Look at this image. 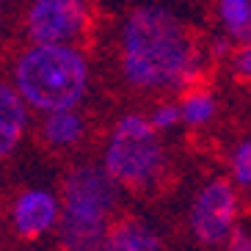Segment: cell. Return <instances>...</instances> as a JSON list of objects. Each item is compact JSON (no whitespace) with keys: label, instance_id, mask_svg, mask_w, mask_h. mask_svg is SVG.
<instances>
[{"label":"cell","instance_id":"cell-14","mask_svg":"<svg viewBox=\"0 0 251 251\" xmlns=\"http://www.w3.org/2000/svg\"><path fill=\"white\" fill-rule=\"evenodd\" d=\"M179 122V108L177 105H163L157 108L155 116L149 119V125L155 127V130H166V127H174Z\"/></svg>","mask_w":251,"mask_h":251},{"label":"cell","instance_id":"cell-4","mask_svg":"<svg viewBox=\"0 0 251 251\" xmlns=\"http://www.w3.org/2000/svg\"><path fill=\"white\" fill-rule=\"evenodd\" d=\"M163 166V147L155 135L149 119L130 113L119 119L108 147H105V174L116 185H141L152 182Z\"/></svg>","mask_w":251,"mask_h":251},{"label":"cell","instance_id":"cell-5","mask_svg":"<svg viewBox=\"0 0 251 251\" xmlns=\"http://www.w3.org/2000/svg\"><path fill=\"white\" fill-rule=\"evenodd\" d=\"M86 23V0H33L28 33L36 45H64Z\"/></svg>","mask_w":251,"mask_h":251},{"label":"cell","instance_id":"cell-1","mask_svg":"<svg viewBox=\"0 0 251 251\" xmlns=\"http://www.w3.org/2000/svg\"><path fill=\"white\" fill-rule=\"evenodd\" d=\"M122 67L125 77L138 89L185 83L193 75L196 61L182 23L166 8H135L122 36Z\"/></svg>","mask_w":251,"mask_h":251},{"label":"cell","instance_id":"cell-13","mask_svg":"<svg viewBox=\"0 0 251 251\" xmlns=\"http://www.w3.org/2000/svg\"><path fill=\"white\" fill-rule=\"evenodd\" d=\"M232 174L240 185H251V141L240 144L232 155Z\"/></svg>","mask_w":251,"mask_h":251},{"label":"cell","instance_id":"cell-8","mask_svg":"<svg viewBox=\"0 0 251 251\" xmlns=\"http://www.w3.org/2000/svg\"><path fill=\"white\" fill-rule=\"evenodd\" d=\"M25 105L17 89L0 83V157L14 152L25 133Z\"/></svg>","mask_w":251,"mask_h":251},{"label":"cell","instance_id":"cell-9","mask_svg":"<svg viewBox=\"0 0 251 251\" xmlns=\"http://www.w3.org/2000/svg\"><path fill=\"white\" fill-rule=\"evenodd\" d=\"M100 251H160V237L144 221H122L108 229Z\"/></svg>","mask_w":251,"mask_h":251},{"label":"cell","instance_id":"cell-6","mask_svg":"<svg viewBox=\"0 0 251 251\" xmlns=\"http://www.w3.org/2000/svg\"><path fill=\"white\" fill-rule=\"evenodd\" d=\"M235 201L237 199L232 185L224 182V179H213L193 201L191 210L193 235L207 246H215L221 243L224 237H229L232 224H235V207H237Z\"/></svg>","mask_w":251,"mask_h":251},{"label":"cell","instance_id":"cell-11","mask_svg":"<svg viewBox=\"0 0 251 251\" xmlns=\"http://www.w3.org/2000/svg\"><path fill=\"white\" fill-rule=\"evenodd\" d=\"M221 17L235 39H251V0H221Z\"/></svg>","mask_w":251,"mask_h":251},{"label":"cell","instance_id":"cell-3","mask_svg":"<svg viewBox=\"0 0 251 251\" xmlns=\"http://www.w3.org/2000/svg\"><path fill=\"white\" fill-rule=\"evenodd\" d=\"M116 182L105 169L80 166L64 182L61 246L67 251H100L108 235V218L116 207Z\"/></svg>","mask_w":251,"mask_h":251},{"label":"cell","instance_id":"cell-16","mask_svg":"<svg viewBox=\"0 0 251 251\" xmlns=\"http://www.w3.org/2000/svg\"><path fill=\"white\" fill-rule=\"evenodd\" d=\"M237 72L246 75V77H251V45L237 55Z\"/></svg>","mask_w":251,"mask_h":251},{"label":"cell","instance_id":"cell-12","mask_svg":"<svg viewBox=\"0 0 251 251\" xmlns=\"http://www.w3.org/2000/svg\"><path fill=\"white\" fill-rule=\"evenodd\" d=\"M213 111H215L213 97L204 94V91H196V94H191L182 102V108H179V119L188 122V125H204V122H210Z\"/></svg>","mask_w":251,"mask_h":251},{"label":"cell","instance_id":"cell-2","mask_svg":"<svg viewBox=\"0 0 251 251\" xmlns=\"http://www.w3.org/2000/svg\"><path fill=\"white\" fill-rule=\"evenodd\" d=\"M17 94L39 111H72L86 91V61L67 45H36L14 67Z\"/></svg>","mask_w":251,"mask_h":251},{"label":"cell","instance_id":"cell-7","mask_svg":"<svg viewBox=\"0 0 251 251\" xmlns=\"http://www.w3.org/2000/svg\"><path fill=\"white\" fill-rule=\"evenodd\" d=\"M58 221V201L47 191H25L14 204V226L23 237L45 235Z\"/></svg>","mask_w":251,"mask_h":251},{"label":"cell","instance_id":"cell-10","mask_svg":"<svg viewBox=\"0 0 251 251\" xmlns=\"http://www.w3.org/2000/svg\"><path fill=\"white\" fill-rule=\"evenodd\" d=\"M42 135L50 147H69L83 135V119L72 111H55L45 119Z\"/></svg>","mask_w":251,"mask_h":251},{"label":"cell","instance_id":"cell-15","mask_svg":"<svg viewBox=\"0 0 251 251\" xmlns=\"http://www.w3.org/2000/svg\"><path fill=\"white\" fill-rule=\"evenodd\" d=\"M229 249H232V251H251V237L246 235L243 229L229 232Z\"/></svg>","mask_w":251,"mask_h":251}]
</instances>
